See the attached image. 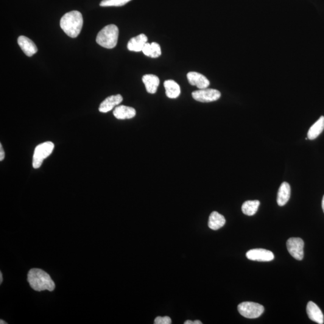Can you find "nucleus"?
Instances as JSON below:
<instances>
[{
	"label": "nucleus",
	"mask_w": 324,
	"mask_h": 324,
	"mask_svg": "<svg viewBox=\"0 0 324 324\" xmlns=\"http://www.w3.org/2000/svg\"><path fill=\"white\" fill-rule=\"evenodd\" d=\"M27 280L32 288L36 291L44 290L53 291L55 287L54 282L51 276L44 271L39 269H33L28 273Z\"/></svg>",
	"instance_id": "f257e3e1"
},
{
	"label": "nucleus",
	"mask_w": 324,
	"mask_h": 324,
	"mask_svg": "<svg viewBox=\"0 0 324 324\" xmlns=\"http://www.w3.org/2000/svg\"><path fill=\"white\" fill-rule=\"evenodd\" d=\"M82 14L77 10L67 13L61 19L60 27L67 35L72 38L78 37L83 26Z\"/></svg>",
	"instance_id": "f03ea898"
},
{
	"label": "nucleus",
	"mask_w": 324,
	"mask_h": 324,
	"mask_svg": "<svg viewBox=\"0 0 324 324\" xmlns=\"http://www.w3.org/2000/svg\"><path fill=\"white\" fill-rule=\"evenodd\" d=\"M119 30L116 25L111 24L100 31L96 38L97 43L105 48L113 49L118 42Z\"/></svg>",
	"instance_id": "7ed1b4c3"
},
{
	"label": "nucleus",
	"mask_w": 324,
	"mask_h": 324,
	"mask_svg": "<svg viewBox=\"0 0 324 324\" xmlns=\"http://www.w3.org/2000/svg\"><path fill=\"white\" fill-rule=\"evenodd\" d=\"M54 149L52 142H45L36 147L33 158V166L35 169L39 168L44 159L51 155Z\"/></svg>",
	"instance_id": "20e7f679"
},
{
	"label": "nucleus",
	"mask_w": 324,
	"mask_h": 324,
	"mask_svg": "<svg viewBox=\"0 0 324 324\" xmlns=\"http://www.w3.org/2000/svg\"><path fill=\"white\" fill-rule=\"evenodd\" d=\"M238 311L243 317L249 319H255L263 314L264 307L261 304L247 301L239 304Z\"/></svg>",
	"instance_id": "39448f33"
},
{
	"label": "nucleus",
	"mask_w": 324,
	"mask_h": 324,
	"mask_svg": "<svg viewBox=\"0 0 324 324\" xmlns=\"http://www.w3.org/2000/svg\"><path fill=\"white\" fill-rule=\"evenodd\" d=\"M192 95L195 100L203 103L216 101L221 97V93L219 91L207 88L194 91Z\"/></svg>",
	"instance_id": "423d86ee"
},
{
	"label": "nucleus",
	"mask_w": 324,
	"mask_h": 324,
	"mask_svg": "<svg viewBox=\"0 0 324 324\" xmlns=\"http://www.w3.org/2000/svg\"><path fill=\"white\" fill-rule=\"evenodd\" d=\"M303 240L300 238H290L286 242L287 249L290 255L297 260L301 261L304 258Z\"/></svg>",
	"instance_id": "0eeeda50"
},
{
	"label": "nucleus",
	"mask_w": 324,
	"mask_h": 324,
	"mask_svg": "<svg viewBox=\"0 0 324 324\" xmlns=\"http://www.w3.org/2000/svg\"><path fill=\"white\" fill-rule=\"evenodd\" d=\"M246 257L249 260L259 262L272 261L275 258L272 252L263 248L250 250L246 253Z\"/></svg>",
	"instance_id": "6e6552de"
},
{
	"label": "nucleus",
	"mask_w": 324,
	"mask_h": 324,
	"mask_svg": "<svg viewBox=\"0 0 324 324\" xmlns=\"http://www.w3.org/2000/svg\"><path fill=\"white\" fill-rule=\"evenodd\" d=\"M187 78L192 85L196 86L199 89L206 88L209 85V81L207 78L200 73L189 72L187 75Z\"/></svg>",
	"instance_id": "1a4fd4ad"
},
{
	"label": "nucleus",
	"mask_w": 324,
	"mask_h": 324,
	"mask_svg": "<svg viewBox=\"0 0 324 324\" xmlns=\"http://www.w3.org/2000/svg\"><path fill=\"white\" fill-rule=\"evenodd\" d=\"M18 43L25 54L29 56V57H32L33 55L38 52V47L35 43L26 36H19L18 39Z\"/></svg>",
	"instance_id": "9d476101"
},
{
	"label": "nucleus",
	"mask_w": 324,
	"mask_h": 324,
	"mask_svg": "<svg viewBox=\"0 0 324 324\" xmlns=\"http://www.w3.org/2000/svg\"><path fill=\"white\" fill-rule=\"evenodd\" d=\"M307 315L312 321L319 324H324V315L320 307L312 301H309L306 307Z\"/></svg>",
	"instance_id": "9b49d317"
},
{
	"label": "nucleus",
	"mask_w": 324,
	"mask_h": 324,
	"mask_svg": "<svg viewBox=\"0 0 324 324\" xmlns=\"http://www.w3.org/2000/svg\"><path fill=\"white\" fill-rule=\"evenodd\" d=\"M122 97L120 94L114 95L107 97L104 101L100 104L99 110L100 113H107L119 105L122 101Z\"/></svg>",
	"instance_id": "f8f14e48"
},
{
	"label": "nucleus",
	"mask_w": 324,
	"mask_h": 324,
	"mask_svg": "<svg viewBox=\"0 0 324 324\" xmlns=\"http://www.w3.org/2000/svg\"><path fill=\"white\" fill-rule=\"evenodd\" d=\"M146 35L141 34L130 39L127 44V48L130 51L140 52L142 51L145 44L147 43Z\"/></svg>",
	"instance_id": "ddd939ff"
},
{
	"label": "nucleus",
	"mask_w": 324,
	"mask_h": 324,
	"mask_svg": "<svg viewBox=\"0 0 324 324\" xmlns=\"http://www.w3.org/2000/svg\"><path fill=\"white\" fill-rule=\"evenodd\" d=\"M142 81L144 83L145 88L148 93L155 94L158 90V88L160 83L159 78L155 75H145L142 77Z\"/></svg>",
	"instance_id": "4468645a"
},
{
	"label": "nucleus",
	"mask_w": 324,
	"mask_h": 324,
	"mask_svg": "<svg viewBox=\"0 0 324 324\" xmlns=\"http://www.w3.org/2000/svg\"><path fill=\"white\" fill-rule=\"evenodd\" d=\"M114 116L119 120L130 119L136 116L135 109L121 105L117 107L113 112Z\"/></svg>",
	"instance_id": "2eb2a0df"
},
{
	"label": "nucleus",
	"mask_w": 324,
	"mask_h": 324,
	"mask_svg": "<svg viewBox=\"0 0 324 324\" xmlns=\"http://www.w3.org/2000/svg\"><path fill=\"white\" fill-rule=\"evenodd\" d=\"M226 219L223 215L217 211L212 212L209 215L208 225L212 230L216 231L225 225Z\"/></svg>",
	"instance_id": "dca6fc26"
},
{
	"label": "nucleus",
	"mask_w": 324,
	"mask_h": 324,
	"mask_svg": "<svg viewBox=\"0 0 324 324\" xmlns=\"http://www.w3.org/2000/svg\"><path fill=\"white\" fill-rule=\"evenodd\" d=\"M290 197V187L289 183H282L279 188L277 202L279 206H282L286 204Z\"/></svg>",
	"instance_id": "f3484780"
},
{
	"label": "nucleus",
	"mask_w": 324,
	"mask_h": 324,
	"mask_svg": "<svg viewBox=\"0 0 324 324\" xmlns=\"http://www.w3.org/2000/svg\"><path fill=\"white\" fill-rule=\"evenodd\" d=\"M164 87L165 88L167 97L170 99L177 98L180 95V86L174 81L167 80L164 81Z\"/></svg>",
	"instance_id": "a211bd4d"
},
{
	"label": "nucleus",
	"mask_w": 324,
	"mask_h": 324,
	"mask_svg": "<svg viewBox=\"0 0 324 324\" xmlns=\"http://www.w3.org/2000/svg\"><path fill=\"white\" fill-rule=\"evenodd\" d=\"M324 129V117L321 116L317 122L309 128L307 133V138L310 140H314L320 136Z\"/></svg>",
	"instance_id": "6ab92c4d"
},
{
	"label": "nucleus",
	"mask_w": 324,
	"mask_h": 324,
	"mask_svg": "<svg viewBox=\"0 0 324 324\" xmlns=\"http://www.w3.org/2000/svg\"><path fill=\"white\" fill-rule=\"evenodd\" d=\"M144 54L152 58H158L162 54L160 45L158 43L153 42L152 43H147L142 49Z\"/></svg>",
	"instance_id": "aec40b11"
},
{
	"label": "nucleus",
	"mask_w": 324,
	"mask_h": 324,
	"mask_svg": "<svg viewBox=\"0 0 324 324\" xmlns=\"http://www.w3.org/2000/svg\"><path fill=\"white\" fill-rule=\"evenodd\" d=\"M260 202L258 200L245 201L242 205L243 213L248 216H252L256 213Z\"/></svg>",
	"instance_id": "412c9836"
},
{
	"label": "nucleus",
	"mask_w": 324,
	"mask_h": 324,
	"mask_svg": "<svg viewBox=\"0 0 324 324\" xmlns=\"http://www.w3.org/2000/svg\"><path fill=\"white\" fill-rule=\"evenodd\" d=\"M130 1L132 0H103L100 5L101 7L122 6Z\"/></svg>",
	"instance_id": "4be33fe9"
},
{
	"label": "nucleus",
	"mask_w": 324,
	"mask_h": 324,
	"mask_svg": "<svg viewBox=\"0 0 324 324\" xmlns=\"http://www.w3.org/2000/svg\"><path fill=\"white\" fill-rule=\"evenodd\" d=\"M154 324H172V320L169 317H158L155 320Z\"/></svg>",
	"instance_id": "5701e85b"
},
{
	"label": "nucleus",
	"mask_w": 324,
	"mask_h": 324,
	"mask_svg": "<svg viewBox=\"0 0 324 324\" xmlns=\"http://www.w3.org/2000/svg\"><path fill=\"white\" fill-rule=\"evenodd\" d=\"M5 157V153L3 149H2L1 144H0V161L4 160Z\"/></svg>",
	"instance_id": "b1692460"
},
{
	"label": "nucleus",
	"mask_w": 324,
	"mask_h": 324,
	"mask_svg": "<svg viewBox=\"0 0 324 324\" xmlns=\"http://www.w3.org/2000/svg\"><path fill=\"white\" fill-rule=\"evenodd\" d=\"M202 323L199 320H197L195 321L188 320L184 322V324H202Z\"/></svg>",
	"instance_id": "393cba45"
},
{
	"label": "nucleus",
	"mask_w": 324,
	"mask_h": 324,
	"mask_svg": "<svg viewBox=\"0 0 324 324\" xmlns=\"http://www.w3.org/2000/svg\"><path fill=\"white\" fill-rule=\"evenodd\" d=\"M2 282V274L1 272H0V284H1Z\"/></svg>",
	"instance_id": "a878e982"
},
{
	"label": "nucleus",
	"mask_w": 324,
	"mask_h": 324,
	"mask_svg": "<svg viewBox=\"0 0 324 324\" xmlns=\"http://www.w3.org/2000/svg\"><path fill=\"white\" fill-rule=\"evenodd\" d=\"M322 208H323L324 213V197H323V201H322Z\"/></svg>",
	"instance_id": "bb28decb"
},
{
	"label": "nucleus",
	"mask_w": 324,
	"mask_h": 324,
	"mask_svg": "<svg viewBox=\"0 0 324 324\" xmlns=\"http://www.w3.org/2000/svg\"><path fill=\"white\" fill-rule=\"evenodd\" d=\"M0 324H7V323H5L4 321H2V320H0Z\"/></svg>",
	"instance_id": "cd10ccee"
}]
</instances>
